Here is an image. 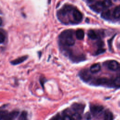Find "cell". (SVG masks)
I'll use <instances>...</instances> for the list:
<instances>
[{
	"label": "cell",
	"mask_w": 120,
	"mask_h": 120,
	"mask_svg": "<svg viewBox=\"0 0 120 120\" xmlns=\"http://www.w3.org/2000/svg\"><path fill=\"white\" fill-rule=\"evenodd\" d=\"M19 114V112L14 111L10 112H8L7 111L0 112V120H12L15 118Z\"/></svg>",
	"instance_id": "cell-1"
},
{
	"label": "cell",
	"mask_w": 120,
	"mask_h": 120,
	"mask_svg": "<svg viewBox=\"0 0 120 120\" xmlns=\"http://www.w3.org/2000/svg\"><path fill=\"white\" fill-rule=\"evenodd\" d=\"M69 31H68L65 33V32H63L64 34H62V36L61 38L64 40L65 44L68 46H72L75 44V41L74 39L72 33H70Z\"/></svg>",
	"instance_id": "cell-2"
},
{
	"label": "cell",
	"mask_w": 120,
	"mask_h": 120,
	"mask_svg": "<svg viewBox=\"0 0 120 120\" xmlns=\"http://www.w3.org/2000/svg\"><path fill=\"white\" fill-rule=\"evenodd\" d=\"M79 75L81 79L84 82H87L91 78V75L87 69L82 70L79 73Z\"/></svg>",
	"instance_id": "cell-3"
},
{
	"label": "cell",
	"mask_w": 120,
	"mask_h": 120,
	"mask_svg": "<svg viewBox=\"0 0 120 120\" xmlns=\"http://www.w3.org/2000/svg\"><path fill=\"white\" fill-rule=\"evenodd\" d=\"M104 109L102 105H92L90 106V110L93 115H96Z\"/></svg>",
	"instance_id": "cell-4"
},
{
	"label": "cell",
	"mask_w": 120,
	"mask_h": 120,
	"mask_svg": "<svg viewBox=\"0 0 120 120\" xmlns=\"http://www.w3.org/2000/svg\"><path fill=\"white\" fill-rule=\"evenodd\" d=\"M72 108L76 112L81 113L83 112L84 109V105L82 104L74 103L72 105Z\"/></svg>",
	"instance_id": "cell-5"
},
{
	"label": "cell",
	"mask_w": 120,
	"mask_h": 120,
	"mask_svg": "<svg viewBox=\"0 0 120 120\" xmlns=\"http://www.w3.org/2000/svg\"><path fill=\"white\" fill-rule=\"evenodd\" d=\"M107 66L109 69L112 71H116L119 68L120 65L117 61L112 60L108 62Z\"/></svg>",
	"instance_id": "cell-6"
},
{
	"label": "cell",
	"mask_w": 120,
	"mask_h": 120,
	"mask_svg": "<svg viewBox=\"0 0 120 120\" xmlns=\"http://www.w3.org/2000/svg\"><path fill=\"white\" fill-rule=\"evenodd\" d=\"M73 16L74 19L77 22H81L82 19V15L81 12L75 9L73 11Z\"/></svg>",
	"instance_id": "cell-7"
},
{
	"label": "cell",
	"mask_w": 120,
	"mask_h": 120,
	"mask_svg": "<svg viewBox=\"0 0 120 120\" xmlns=\"http://www.w3.org/2000/svg\"><path fill=\"white\" fill-rule=\"evenodd\" d=\"M104 7H103L102 2L101 1H98L95 3V4L90 6V8L93 10L98 12H99Z\"/></svg>",
	"instance_id": "cell-8"
},
{
	"label": "cell",
	"mask_w": 120,
	"mask_h": 120,
	"mask_svg": "<svg viewBox=\"0 0 120 120\" xmlns=\"http://www.w3.org/2000/svg\"><path fill=\"white\" fill-rule=\"evenodd\" d=\"M27 58H28V56H26V55L23 56L19 57L17 59H15L13 60H12L10 62V63L13 65H16L26 60H27Z\"/></svg>",
	"instance_id": "cell-9"
},
{
	"label": "cell",
	"mask_w": 120,
	"mask_h": 120,
	"mask_svg": "<svg viewBox=\"0 0 120 120\" xmlns=\"http://www.w3.org/2000/svg\"><path fill=\"white\" fill-rule=\"evenodd\" d=\"M109 80L106 78H100L95 80V84L97 85H107L109 84Z\"/></svg>",
	"instance_id": "cell-10"
},
{
	"label": "cell",
	"mask_w": 120,
	"mask_h": 120,
	"mask_svg": "<svg viewBox=\"0 0 120 120\" xmlns=\"http://www.w3.org/2000/svg\"><path fill=\"white\" fill-rule=\"evenodd\" d=\"M101 69V66L99 63H95L92 65L90 68V72L92 73H96Z\"/></svg>",
	"instance_id": "cell-11"
},
{
	"label": "cell",
	"mask_w": 120,
	"mask_h": 120,
	"mask_svg": "<svg viewBox=\"0 0 120 120\" xmlns=\"http://www.w3.org/2000/svg\"><path fill=\"white\" fill-rule=\"evenodd\" d=\"M75 37L78 40H82L84 37V31L82 29H78L75 31Z\"/></svg>",
	"instance_id": "cell-12"
},
{
	"label": "cell",
	"mask_w": 120,
	"mask_h": 120,
	"mask_svg": "<svg viewBox=\"0 0 120 120\" xmlns=\"http://www.w3.org/2000/svg\"><path fill=\"white\" fill-rule=\"evenodd\" d=\"M87 35L88 36V37L92 39V40H95L97 38H98V36H97V34L96 33V32L93 30H89L88 31V33H87Z\"/></svg>",
	"instance_id": "cell-13"
},
{
	"label": "cell",
	"mask_w": 120,
	"mask_h": 120,
	"mask_svg": "<svg viewBox=\"0 0 120 120\" xmlns=\"http://www.w3.org/2000/svg\"><path fill=\"white\" fill-rule=\"evenodd\" d=\"M113 116L112 113L109 111H106L104 114V120H113Z\"/></svg>",
	"instance_id": "cell-14"
},
{
	"label": "cell",
	"mask_w": 120,
	"mask_h": 120,
	"mask_svg": "<svg viewBox=\"0 0 120 120\" xmlns=\"http://www.w3.org/2000/svg\"><path fill=\"white\" fill-rule=\"evenodd\" d=\"M113 16L115 18H118L120 17V7H117L113 12Z\"/></svg>",
	"instance_id": "cell-15"
},
{
	"label": "cell",
	"mask_w": 120,
	"mask_h": 120,
	"mask_svg": "<svg viewBox=\"0 0 120 120\" xmlns=\"http://www.w3.org/2000/svg\"><path fill=\"white\" fill-rule=\"evenodd\" d=\"M101 16L102 18L105 19H108L110 17V11L109 10H107L106 11H105L103 12L101 14Z\"/></svg>",
	"instance_id": "cell-16"
},
{
	"label": "cell",
	"mask_w": 120,
	"mask_h": 120,
	"mask_svg": "<svg viewBox=\"0 0 120 120\" xmlns=\"http://www.w3.org/2000/svg\"><path fill=\"white\" fill-rule=\"evenodd\" d=\"M71 118L72 120H81L82 116L80 113L75 112L72 114L71 116Z\"/></svg>",
	"instance_id": "cell-17"
},
{
	"label": "cell",
	"mask_w": 120,
	"mask_h": 120,
	"mask_svg": "<svg viewBox=\"0 0 120 120\" xmlns=\"http://www.w3.org/2000/svg\"><path fill=\"white\" fill-rule=\"evenodd\" d=\"M19 120H28L27 113L26 112L23 111L22 112L19 116Z\"/></svg>",
	"instance_id": "cell-18"
},
{
	"label": "cell",
	"mask_w": 120,
	"mask_h": 120,
	"mask_svg": "<svg viewBox=\"0 0 120 120\" xmlns=\"http://www.w3.org/2000/svg\"><path fill=\"white\" fill-rule=\"evenodd\" d=\"M102 4L104 8H108L112 5V2L111 0H103Z\"/></svg>",
	"instance_id": "cell-19"
},
{
	"label": "cell",
	"mask_w": 120,
	"mask_h": 120,
	"mask_svg": "<svg viewBox=\"0 0 120 120\" xmlns=\"http://www.w3.org/2000/svg\"><path fill=\"white\" fill-rule=\"evenodd\" d=\"M114 85L117 87H120V76L117 77L113 81Z\"/></svg>",
	"instance_id": "cell-20"
},
{
	"label": "cell",
	"mask_w": 120,
	"mask_h": 120,
	"mask_svg": "<svg viewBox=\"0 0 120 120\" xmlns=\"http://www.w3.org/2000/svg\"><path fill=\"white\" fill-rule=\"evenodd\" d=\"M105 52V49L104 48H99L97 50V51L95 52V55H99L101 54H102L104 53Z\"/></svg>",
	"instance_id": "cell-21"
},
{
	"label": "cell",
	"mask_w": 120,
	"mask_h": 120,
	"mask_svg": "<svg viewBox=\"0 0 120 120\" xmlns=\"http://www.w3.org/2000/svg\"><path fill=\"white\" fill-rule=\"evenodd\" d=\"M5 40V36L3 33H2V30L0 32V42L1 44L3 43Z\"/></svg>",
	"instance_id": "cell-22"
},
{
	"label": "cell",
	"mask_w": 120,
	"mask_h": 120,
	"mask_svg": "<svg viewBox=\"0 0 120 120\" xmlns=\"http://www.w3.org/2000/svg\"><path fill=\"white\" fill-rule=\"evenodd\" d=\"M51 120H63V118H62L60 115H57L54 117Z\"/></svg>",
	"instance_id": "cell-23"
},
{
	"label": "cell",
	"mask_w": 120,
	"mask_h": 120,
	"mask_svg": "<svg viewBox=\"0 0 120 120\" xmlns=\"http://www.w3.org/2000/svg\"><path fill=\"white\" fill-rule=\"evenodd\" d=\"M63 120H72L71 117L69 116L68 115H65L63 117Z\"/></svg>",
	"instance_id": "cell-24"
},
{
	"label": "cell",
	"mask_w": 120,
	"mask_h": 120,
	"mask_svg": "<svg viewBox=\"0 0 120 120\" xmlns=\"http://www.w3.org/2000/svg\"><path fill=\"white\" fill-rule=\"evenodd\" d=\"M85 118L87 120H90L91 119V116H90V114L89 112H87L85 114Z\"/></svg>",
	"instance_id": "cell-25"
},
{
	"label": "cell",
	"mask_w": 120,
	"mask_h": 120,
	"mask_svg": "<svg viewBox=\"0 0 120 120\" xmlns=\"http://www.w3.org/2000/svg\"><path fill=\"white\" fill-rule=\"evenodd\" d=\"M113 38V37H112L111 39H110L109 41H108V45H109V48H111V46H112V40Z\"/></svg>",
	"instance_id": "cell-26"
},
{
	"label": "cell",
	"mask_w": 120,
	"mask_h": 120,
	"mask_svg": "<svg viewBox=\"0 0 120 120\" xmlns=\"http://www.w3.org/2000/svg\"><path fill=\"white\" fill-rule=\"evenodd\" d=\"M103 42L102 41H100L99 42V44H98V45L99 46H102L103 45Z\"/></svg>",
	"instance_id": "cell-27"
},
{
	"label": "cell",
	"mask_w": 120,
	"mask_h": 120,
	"mask_svg": "<svg viewBox=\"0 0 120 120\" xmlns=\"http://www.w3.org/2000/svg\"><path fill=\"white\" fill-rule=\"evenodd\" d=\"M88 0V1H90V2H92V1H93V0Z\"/></svg>",
	"instance_id": "cell-28"
}]
</instances>
